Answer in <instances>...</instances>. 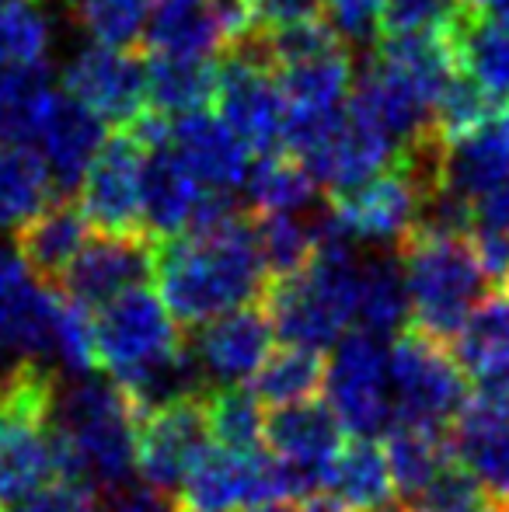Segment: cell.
I'll return each instance as SVG.
<instances>
[{"label": "cell", "instance_id": "cell-21", "mask_svg": "<svg viewBox=\"0 0 509 512\" xmlns=\"http://www.w3.org/2000/svg\"><path fill=\"white\" fill-rule=\"evenodd\" d=\"M272 338H276V331H272L265 307L245 304L199 324L196 342L189 349L196 356L199 370H203L206 384L231 387L255 377L262 359L272 352Z\"/></svg>", "mask_w": 509, "mask_h": 512}, {"label": "cell", "instance_id": "cell-2", "mask_svg": "<svg viewBox=\"0 0 509 512\" xmlns=\"http://www.w3.org/2000/svg\"><path fill=\"white\" fill-rule=\"evenodd\" d=\"M136 425L140 411L116 380L74 377L56 387L53 432L60 446V474L88 481L98 492H123L136 474Z\"/></svg>", "mask_w": 509, "mask_h": 512}, {"label": "cell", "instance_id": "cell-25", "mask_svg": "<svg viewBox=\"0 0 509 512\" xmlns=\"http://www.w3.org/2000/svg\"><path fill=\"white\" fill-rule=\"evenodd\" d=\"M509 178V133L506 122L492 119L454 140H440L436 154V182L454 196L482 199Z\"/></svg>", "mask_w": 509, "mask_h": 512}, {"label": "cell", "instance_id": "cell-35", "mask_svg": "<svg viewBox=\"0 0 509 512\" xmlns=\"http://www.w3.org/2000/svg\"><path fill=\"white\" fill-rule=\"evenodd\" d=\"M248 203L258 216L262 213H304L318 196V182L293 154H265L245 178Z\"/></svg>", "mask_w": 509, "mask_h": 512}, {"label": "cell", "instance_id": "cell-1", "mask_svg": "<svg viewBox=\"0 0 509 512\" xmlns=\"http://www.w3.org/2000/svg\"><path fill=\"white\" fill-rule=\"evenodd\" d=\"M150 276L157 279V297L168 314L189 328L255 304L269 286L255 227L241 213L157 241Z\"/></svg>", "mask_w": 509, "mask_h": 512}, {"label": "cell", "instance_id": "cell-40", "mask_svg": "<svg viewBox=\"0 0 509 512\" xmlns=\"http://www.w3.org/2000/svg\"><path fill=\"white\" fill-rule=\"evenodd\" d=\"M77 28L95 46L129 49L143 39L150 0H67Z\"/></svg>", "mask_w": 509, "mask_h": 512}, {"label": "cell", "instance_id": "cell-20", "mask_svg": "<svg viewBox=\"0 0 509 512\" xmlns=\"http://www.w3.org/2000/svg\"><path fill=\"white\" fill-rule=\"evenodd\" d=\"M154 244L147 234H98L88 237L56 286L70 304L98 310L112 297L143 286L154 272Z\"/></svg>", "mask_w": 509, "mask_h": 512}, {"label": "cell", "instance_id": "cell-4", "mask_svg": "<svg viewBox=\"0 0 509 512\" xmlns=\"http://www.w3.org/2000/svg\"><path fill=\"white\" fill-rule=\"evenodd\" d=\"M436 154H440V140L426 136L367 182L335 192L325 209L335 234H342L349 244H374V248L398 244L401 248L419 223L426 192L436 185Z\"/></svg>", "mask_w": 509, "mask_h": 512}, {"label": "cell", "instance_id": "cell-16", "mask_svg": "<svg viewBox=\"0 0 509 512\" xmlns=\"http://www.w3.org/2000/svg\"><path fill=\"white\" fill-rule=\"evenodd\" d=\"M63 95L98 115L105 126L129 129L147 112V70L129 49L91 42L63 67Z\"/></svg>", "mask_w": 509, "mask_h": 512}, {"label": "cell", "instance_id": "cell-43", "mask_svg": "<svg viewBox=\"0 0 509 512\" xmlns=\"http://www.w3.org/2000/svg\"><path fill=\"white\" fill-rule=\"evenodd\" d=\"M496 105H499L496 98L478 88L461 70V74L440 91V98H436V105H433V136L436 140H454V136L471 133V129L485 126V122L499 119Z\"/></svg>", "mask_w": 509, "mask_h": 512}, {"label": "cell", "instance_id": "cell-34", "mask_svg": "<svg viewBox=\"0 0 509 512\" xmlns=\"http://www.w3.org/2000/svg\"><path fill=\"white\" fill-rule=\"evenodd\" d=\"M408 297L401 262L391 255H374L360 262V286H356V324L370 335L391 338L405 328Z\"/></svg>", "mask_w": 509, "mask_h": 512}, {"label": "cell", "instance_id": "cell-3", "mask_svg": "<svg viewBox=\"0 0 509 512\" xmlns=\"http://www.w3.org/2000/svg\"><path fill=\"white\" fill-rule=\"evenodd\" d=\"M360 262L353 244L335 234L321 213V241L311 262L286 279H272L262 293V307L283 342L307 349H332L356 324V286Z\"/></svg>", "mask_w": 509, "mask_h": 512}, {"label": "cell", "instance_id": "cell-31", "mask_svg": "<svg viewBox=\"0 0 509 512\" xmlns=\"http://www.w3.org/2000/svg\"><path fill=\"white\" fill-rule=\"evenodd\" d=\"M454 49L461 70L489 91L496 102L509 98V25L499 18L468 7L461 25L454 28Z\"/></svg>", "mask_w": 509, "mask_h": 512}, {"label": "cell", "instance_id": "cell-53", "mask_svg": "<svg viewBox=\"0 0 509 512\" xmlns=\"http://www.w3.org/2000/svg\"><path fill=\"white\" fill-rule=\"evenodd\" d=\"M503 512H509V509H503Z\"/></svg>", "mask_w": 509, "mask_h": 512}, {"label": "cell", "instance_id": "cell-48", "mask_svg": "<svg viewBox=\"0 0 509 512\" xmlns=\"http://www.w3.org/2000/svg\"><path fill=\"white\" fill-rule=\"evenodd\" d=\"M475 11H482V14H489V18H499V21H506L509 25V0H468Z\"/></svg>", "mask_w": 509, "mask_h": 512}, {"label": "cell", "instance_id": "cell-10", "mask_svg": "<svg viewBox=\"0 0 509 512\" xmlns=\"http://www.w3.org/2000/svg\"><path fill=\"white\" fill-rule=\"evenodd\" d=\"M220 119L248 147V154H279L286 136V102L279 91L276 70L265 60L255 32L220 56L217 95Z\"/></svg>", "mask_w": 509, "mask_h": 512}, {"label": "cell", "instance_id": "cell-14", "mask_svg": "<svg viewBox=\"0 0 509 512\" xmlns=\"http://www.w3.org/2000/svg\"><path fill=\"white\" fill-rule=\"evenodd\" d=\"M255 28L245 0H150L143 39L150 53L217 60Z\"/></svg>", "mask_w": 509, "mask_h": 512}, {"label": "cell", "instance_id": "cell-33", "mask_svg": "<svg viewBox=\"0 0 509 512\" xmlns=\"http://www.w3.org/2000/svg\"><path fill=\"white\" fill-rule=\"evenodd\" d=\"M252 380V394L262 405H300V401H311L321 391V384H325V359H321L318 349L286 342L283 349H272L262 359V366L255 370Z\"/></svg>", "mask_w": 509, "mask_h": 512}, {"label": "cell", "instance_id": "cell-13", "mask_svg": "<svg viewBox=\"0 0 509 512\" xmlns=\"http://www.w3.org/2000/svg\"><path fill=\"white\" fill-rule=\"evenodd\" d=\"M206 450H210V429H206L203 394L140 411L136 474L143 488L171 499Z\"/></svg>", "mask_w": 509, "mask_h": 512}, {"label": "cell", "instance_id": "cell-6", "mask_svg": "<svg viewBox=\"0 0 509 512\" xmlns=\"http://www.w3.org/2000/svg\"><path fill=\"white\" fill-rule=\"evenodd\" d=\"M53 398L56 373L32 363L18 391L0 405V509L60 474Z\"/></svg>", "mask_w": 509, "mask_h": 512}, {"label": "cell", "instance_id": "cell-44", "mask_svg": "<svg viewBox=\"0 0 509 512\" xmlns=\"http://www.w3.org/2000/svg\"><path fill=\"white\" fill-rule=\"evenodd\" d=\"M95 328L84 307L60 297L53 321V342H49V370H60L67 377H88L95 370Z\"/></svg>", "mask_w": 509, "mask_h": 512}, {"label": "cell", "instance_id": "cell-36", "mask_svg": "<svg viewBox=\"0 0 509 512\" xmlns=\"http://www.w3.org/2000/svg\"><path fill=\"white\" fill-rule=\"evenodd\" d=\"M252 227L269 283L304 269L321 241V216L304 220V213H262Z\"/></svg>", "mask_w": 509, "mask_h": 512}, {"label": "cell", "instance_id": "cell-23", "mask_svg": "<svg viewBox=\"0 0 509 512\" xmlns=\"http://www.w3.org/2000/svg\"><path fill=\"white\" fill-rule=\"evenodd\" d=\"M32 143H39L35 154L42 157L56 189H77L105 143V122L70 95L56 91L35 126Z\"/></svg>", "mask_w": 509, "mask_h": 512}, {"label": "cell", "instance_id": "cell-50", "mask_svg": "<svg viewBox=\"0 0 509 512\" xmlns=\"http://www.w3.org/2000/svg\"><path fill=\"white\" fill-rule=\"evenodd\" d=\"M506 133H509V119H506Z\"/></svg>", "mask_w": 509, "mask_h": 512}, {"label": "cell", "instance_id": "cell-38", "mask_svg": "<svg viewBox=\"0 0 509 512\" xmlns=\"http://www.w3.org/2000/svg\"><path fill=\"white\" fill-rule=\"evenodd\" d=\"M53 81L42 67H0V140L28 143L46 105L53 102Z\"/></svg>", "mask_w": 509, "mask_h": 512}, {"label": "cell", "instance_id": "cell-52", "mask_svg": "<svg viewBox=\"0 0 509 512\" xmlns=\"http://www.w3.org/2000/svg\"><path fill=\"white\" fill-rule=\"evenodd\" d=\"M506 509H509V502H506Z\"/></svg>", "mask_w": 509, "mask_h": 512}, {"label": "cell", "instance_id": "cell-28", "mask_svg": "<svg viewBox=\"0 0 509 512\" xmlns=\"http://www.w3.org/2000/svg\"><path fill=\"white\" fill-rule=\"evenodd\" d=\"M321 492H328V499L346 512H384L394 499L384 446L374 436H360L356 443L342 446L328 467Z\"/></svg>", "mask_w": 509, "mask_h": 512}, {"label": "cell", "instance_id": "cell-15", "mask_svg": "<svg viewBox=\"0 0 509 512\" xmlns=\"http://www.w3.org/2000/svg\"><path fill=\"white\" fill-rule=\"evenodd\" d=\"M450 429L454 464L506 509L509 502V387H478L468 394Z\"/></svg>", "mask_w": 509, "mask_h": 512}, {"label": "cell", "instance_id": "cell-17", "mask_svg": "<svg viewBox=\"0 0 509 512\" xmlns=\"http://www.w3.org/2000/svg\"><path fill=\"white\" fill-rule=\"evenodd\" d=\"M262 439L272 457L290 471L297 499H318L328 467L342 450V422L335 418V411L314 398L272 408V415H265Z\"/></svg>", "mask_w": 509, "mask_h": 512}, {"label": "cell", "instance_id": "cell-32", "mask_svg": "<svg viewBox=\"0 0 509 512\" xmlns=\"http://www.w3.org/2000/svg\"><path fill=\"white\" fill-rule=\"evenodd\" d=\"M53 178L25 143L0 140V230H18L53 203Z\"/></svg>", "mask_w": 509, "mask_h": 512}, {"label": "cell", "instance_id": "cell-18", "mask_svg": "<svg viewBox=\"0 0 509 512\" xmlns=\"http://www.w3.org/2000/svg\"><path fill=\"white\" fill-rule=\"evenodd\" d=\"M60 297L49 293L11 241L0 237V363H42L49 370V342Z\"/></svg>", "mask_w": 509, "mask_h": 512}, {"label": "cell", "instance_id": "cell-11", "mask_svg": "<svg viewBox=\"0 0 509 512\" xmlns=\"http://www.w3.org/2000/svg\"><path fill=\"white\" fill-rule=\"evenodd\" d=\"M321 387H325L328 408L335 411L342 429L356 432V436H377L394 422L387 345L381 335L349 328L332 345Z\"/></svg>", "mask_w": 509, "mask_h": 512}, {"label": "cell", "instance_id": "cell-27", "mask_svg": "<svg viewBox=\"0 0 509 512\" xmlns=\"http://www.w3.org/2000/svg\"><path fill=\"white\" fill-rule=\"evenodd\" d=\"M91 237V223L81 213V206L70 203H49L46 209L32 216L25 227H18V255L32 269V276L42 286L60 283L67 265L77 258L84 241Z\"/></svg>", "mask_w": 509, "mask_h": 512}, {"label": "cell", "instance_id": "cell-7", "mask_svg": "<svg viewBox=\"0 0 509 512\" xmlns=\"http://www.w3.org/2000/svg\"><path fill=\"white\" fill-rule=\"evenodd\" d=\"M387 373H391V411L394 422L401 425L447 432L468 401V377L447 345L415 328L398 331L394 345L387 349Z\"/></svg>", "mask_w": 509, "mask_h": 512}, {"label": "cell", "instance_id": "cell-12", "mask_svg": "<svg viewBox=\"0 0 509 512\" xmlns=\"http://www.w3.org/2000/svg\"><path fill=\"white\" fill-rule=\"evenodd\" d=\"M293 157L311 171L318 189H328L335 196L394 164L401 157V147L346 102L339 115H332L318 133H311L293 150Z\"/></svg>", "mask_w": 509, "mask_h": 512}, {"label": "cell", "instance_id": "cell-30", "mask_svg": "<svg viewBox=\"0 0 509 512\" xmlns=\"http://www.w3.org/2000/svg\"><path fill=\"white\" fill-rule=\"evenodd\" d=\"M384 453L387 467H391L394 495H401L408 506L419 502L440 481V474L447 467H454L447 436L436 429H419V425L394 422L387 429Z\"/></svg>", "mask_w": 509, "mask_h": 512}, {"label": "cell", "instance_id": "cell-19", "mask_svg": "<svg viewBox=\"0 0 509 512\" xmlns=\"http://www.w3.org/2000/svg\"><path fill=\"white\" fill-rule=\"evenodd\" d=\"M143 157H147V147L129 129H119L112 140L102 143L88 175L77 185L81 192L77 206L91 227L105 234H143Z\"/></svg>", "mask_w": 509, "mask_h": 512}, {"label": "cell", "instance_id": "cell-37", "mask_svg": "<svg viewBox=\"0 0 509 512\" xmlns=\"http://www.w3.org/2000/svg\"><path fill=\"white\" fill-rule=\"evenodd\" d=\"M53 49V21L42 0H0V67H42Z\"/></svg>", "mask_w": 509, "mask_h": 512}, {"label": "cell", "instance_id": "cell-24", "mask_svg": "<svg viewBox=\"0 0 509 512\" xmlns=\"http://www.w3.org/2000/svg\"><path fill=\"white\" fill-rule=\"evenodd\" d=\"M168 147L210 192L241 189L248 178V147L220 115L189 112L168 122Z\"/></svg>", "mask_w": 509, "mask_h": 512}, {"label": "cell", "instance_id": "cell-41", "mask_svg": "<svg viewBox=\"0 0 509 512\" xmlns=\"http://www.w3.org/2000/svg\"><path fill=\"white\" fill-rule=\"evenodd\" d=\"M468 241L492 283L509 279V178L471 203Z\"/></svg>", "mask_w": 509, "mask_h": 512}, {"label": "cell", "instance_id": "cell-49", "mask_svg": "<svg viewBox=\"0 0 509 512\" xmlns=\"http://www.w3.org/2000/svg\"><path fill=\"white\" fill-rule=\"evenodd\" d=\"M293 512H346L342 506H335L332 499H307L304 506H297Z\"/></svg>", "mask_w": 509, "mask_h": 512}, {"label": "cell", "instance_id": "cell-39", "mask_svg": "<svg viewBox=\"0 0 509 512\" xmlns=\"http://www.w3.org/2000/svg\"><path fill=\"white\" fill-rule=\"evenodd\" d=\"M262 408H265L262 401L241 384L210 387L203 394L210 439H217L220 446H234V450H255L262 443V425H265Z\"/></svg>", "mask_w": 509, "mask_h": 512}, {"label": "cell", "instance_id": "cell-51", "mask_svg": "<svg viewBox=\"0 0 509 512\" xmlns=\"http://www.w3.org/2000/svg\"><path fill=\"white\" fill-rule=\"evenodd\" d=\"M384 512H394V509H384Z\"/></svg>", "mask_w": 509, "mask_h": 512}, {"label": "cell", "instance_id": "cell-45", "mask_svg": "<svg viewBox=\"0 0 509 512\" xmlns=\"http://www.w3.org/2000/svg\"><path fill=\"white\" fill-rule=\"evenodd\" d=\"M0 512H102V502H98V488H91L88 481L74 474H56Z\"/></svg>", "mask_w": 509, "mask_h": 512}, {"label": "cell", "instance_id": "cell-42", "mask_svg": "<svg viewBox=\"0 0 509 512\" xmlns=\"http://www.w3.org/2000/svg\"><path fill=\"white\" fill-rule=\"evenodd\" d=\"M468 0H384L374 39L450 35L468 14Z\"/></svg>", "mask_w": 509, "mask_h": 512}, {"label": "cell", "instance_id": "cell-29", "mask_svg": "<svg viewBox=\"0 0 509 512\" xmlns=\"http://www.w3.org/2000/svg\"><path fill=\"white\" fill-rule=\"evenodd\" d=\"M143 70H147V108L150 112L178 119V115L203 112L206 105H213L220 63L210 60V56L150 53V60L143 63Z\"/></svg>", "mask_w": 509, "mask_h": 512}, {"label": "cell", "instance_id": "cell-46", "mask_svg": "<svg viewBox=\"0 0 509 512\" xmlns=\"http://www.w3.org/2000/svg\"><path fill=\"white\" fill-rule=\"evenodd\" d=\"M321 4H325V21L346 42H367L377 35L384 0H321Z\"/></svg>", "mask_w": 509, "mask_h": 512}, {"label": "cell", "instance_id": "cell-5", "mask_svg": "<svg viewBox=\"0 0 509 512\" xmlns=\"http://www.w3.org/2000/svg\"><path fill=\"white\" fill-rule=\"evenodd\" d=\"M401 279H405L408 314L415 331L429 338H454L471 307L485 297V276L468 237L422 234L412 230L401 244Z\"/></svg>", "mask_w": 509, "mask_h": 512}, {"label": "cell", "instance_id": "cell-26", "mask_svg": "<svg viewBox=\"0 0 509 512\" xmlns=\"http://www.w3.org/2000/svg\"><path fill=\"white\" fill-rule=\"evenodd\" d=\"M450 345L468 380L478 387H509V290L478 300Z\"/></svg>", "mask_w": 509, "mask_h": 512}, {"label": "cell", "instance_id": "cell-9", "mask_svg": "<svg viewBox=\"0 0 509 512\" xmlns=\"http://www.w3.org/2000/svg\"><path fill=\"white\" fill-rule=\"evenodd\" d=\"M91 328H95V363L109 370L119 387L136 384L182 349L178 321L168 314L161 297L143 286H133L98 307Z\"/></svg>", "mask_w": 509, "mask_h": 512}, {"label": "cell", "instance_id": "cell-47", "mask_svg": "<svg viewBox=\"0 0 509 512\" xmlns=\"http://www.w3.org/2000/svg\"><path fill=\"white\" fill-rule=\"evenodd\" d=\"M248 11L258 25H283V21H297L307 14H318L321 0H245Z\"/></svg>", "mask_w": 509, "mask_h": 512}, {"label": "cell", "instance_id": "cell-8", "mask_svg": "<svg viewBox=\"0 0 509 512\" xmlns=\"http://www.w3.org/2000/svg\"><path fill=\"white\" fill-rule=\"evenodd\" d=\"M283 502H300L290 471L272 453L234 446H210L175 492L178 512H258Z\"/></svg>", "mask_w": 509, "mask_h": 512}, {"label": "cell", "instance_id": "cell-22", "mask_svg": "<svg viewBox=\"0 0 509 512\" xmlns=\"http://www.w3.org/2000/svg\"><path fill=\"white\" fill-rule=\"evenodd\" d=\"M206 189L196 175L182 164V157L168 147V140L147 147L143 157V209H140V230L150 241H168L178 237L196 223L203 209Z\"/></svg>", "mask_w": 509, "mask_h": 512}]
</instances>
